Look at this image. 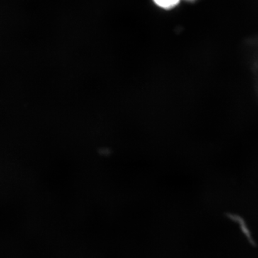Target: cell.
<instances>
[{"label":"cell","mask_w":258,"mask_h":258,"mask_svg":"<svg viewBox=\"0 0 258 258\" xmlns=\"http://www.w3.org/2000/svg\"><path fill=\"white\" fill-rule=\"evenodd\" d=\"M157 6L164 10H171L179 4L180 0H154Z\"/></svg>","instance_id":"obj_1"},{"label":"cell","mask_w":258,"mask_h":258,"mask_svg":"<svg viewBox=\"0 0 258 258\" xmlns=\"http://www.w3.org/2000/svg\"><path fill=\"white\" fill-rule=\"evenodd\" d=\"M185 1L192 2V1H195V0H185Z\"/></svg>","instance_id":"obj_2"}]
</instances>
